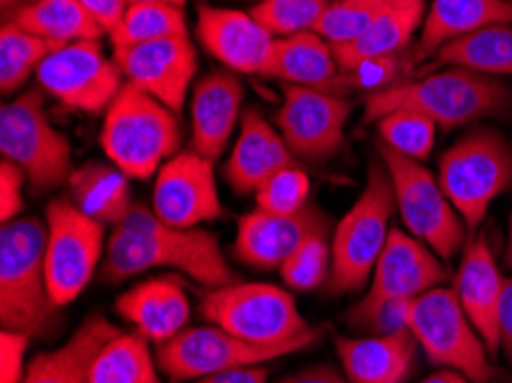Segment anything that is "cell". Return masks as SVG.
Segmentation results:
<instances>
[{
	"label": "cell",
	"instance_id": "obj_39",
	"mask_svg": "<svg viewBox=\"0 0 512 383\" xmlns=\"http://www.w3.org/2000/svg\"><path fill=\"white\" fill-rule=\"evenodd\" d=\"M310 179L297 163L283 168L281 173L269 177L255 193L258 209L271 211V214H292L308 205Z\"/></svg>",
	"mask_w": 512,
	"mask_h": 383
},
{
	"label": "cell",
	"instance_id": "obj_33",
	"mask_svg": "<svg viewBox=\"0 0 512 383\" xmlns=\"http://www.w3.org/2000/svg\"><path fill=\"white\" fill-rule=\"evenodd\" d=\"M58 46L62 44L30 35L14 23L5 21L0 30V88H3V95L21 90Z\"/></svg>",
	"mask_w": 512,
	"mask_h": 383
},
{
	"label": "cell",
	"instance_id": "obj_47",
	"mask_svg": "<svg viewBox=\"0 0 512 383\" xmlns=\"http://www.w3.org/2000/svg\"><path fill=\"white\" fill-rule=\"evenodd\" d=\"M21 3H23V0H0V7H3L5 17H12V14L17 12L19 7H23Z\"/></svg>",
	"mask_w": 512,
	"mask_h": 383
},
{
	"label": "cell",
	"instance_id": "obj_28",
	"mask_svg": "<svg viewBox=\"0 0 512 383\" xmlns=\"http://www.w3.org/2000/svg\"><path fill=\"white\" fill-rule=\"evenodd\" d=\"M423 21V0H393L359 39L343 46H333L340 69L354 72L356 67L366 65V62L395 56L411 42Z\"/></svg>",
	"mask_w": 512,
	"mask_h": 383
},
{
	"label": "cell",
	"instance_id": "obj_34",
	"mask_svg": "<svg viewBox=\"0 0 512 383\" xmlns=\"http://www.w3.org/2000/svg\"><path fill=\"white\" fill-rule=\"evenodd\" d=\"M175 35H186L182 7L168 3H141L129 5L122 23L108 37H111L113 49H124V46L157 42V39Z\"/></svg>",
	"mask_w": 512,
	"mask_h": 383
},
{
	"label": "cell",
	"instance_id": "obj_7",
	"mask_svg": "<svg viewBox=\"0 0 512 383\" xmlns=\"http://www.w3.org/2000/svg\"><path fill=\"white\" fill-rule=\"evenodd\" d=\"M439 186L473 234L492 202L512 186V147L492 129H476L444 152Z\"/></svg>",
	"mask_w": 512,
	"mask_h": 383
},
{
	"label": "cell",
	"instance_id": "obj_37",
	"mask_svg": "<svg viewBox=\"0 0 512 383\" xmlns=\"http://www.w3.org/2000/svg\"><path fill=\"white\" fill-rule=\"evenodd\" d=\"M393 0H333L315 28L331 46H343L359 39L377 21Z\"/></svg>",
	"mask_w": 512,
	"mask_h": 383
},
{
	"label": "cell",
	"instance_id": "obj_2",
	"mask_svg": "<svg viewBox=\"0 0 512 383\" xmlns=\"http://www.w3.org/2000/svg\"><path fill=\"white\" fill-rule=\"evenodd\" d=\"M393 111H416L451 131L483 117L512 113V88L499 76L453 67L421 81H400L366 97V122H377Z\"/></svg>",
	"mask_w": 512,
	"mask_h": 383
},
{
	"label": "cell",
	"instance_id": "obj_20",
	"mask_svg": "<svg viewBox=\"0 0 512 383\" xmlns=\"http://www.w3.org/2000/svg\"><path fill=\"white\" fill-rule=\"evenodd\" d=\"M503 287H506V278L501 276L499 267H496L492 248L487 246L483 237L471 239L467 253H464L460 262V269H457L453 292L460 299L471 324L476 326L492 358L501 349L499 308Z\"/></svg>",
	"mask_w": 512,
	"mask_h": 383
},
{
	"label": "cell",
	"instance_id": "obj_14",
	"mask_svg": "<svg viewBox=\"0 0 512 383\" xmlns=\"http://www.w3.org/2000/svg\"><path fill=\"white\" fill-rule=\"evenodd\" d=\"M297 354L294 347H258L239 340L219 326L184 328L157 351V363L170 381L203 379L237 367L262 365Z\"/></svg>",
	"mask_w": 512,
	"mask_h": 383
},
{
	"label": "cell",
	"instance_id": "obj_49",
	"mask_svg": "<svg viewBox=\"0 0 512 383\" xmlns=\"http://www.w3.org/2000/svg\"><path fill=\"white\" fill-rule=\"evenodd\" d=\"M506 264L512 267V216H510V232H508V250H506Z\"/></svg>",
	"mask_w": 512,
	"mask_h": 383
},
{
	"label": "cell",
	"instance_id": "obj_8",
	"mask_svg": "<svg viewBox=\"0 0 512 383\" xmlns=\"http://www.w3.org/2000/svg\"><path fill=\"white\" fill-rule=\"evenodd\" d=\"M407 328L432 365L457 370L473 383H490V351L453 289L434 287L416 296Z\"/></svg>",
	"mask_w": 512,
	"mask_h": 383
},
{
	"label": "cell",
	"instance_id": "obj_12",
	"mask_svg": "<svg viewBox=\"0 0 512 383\" xmlns=\"http://www.w3.org/2000/svg\"><path fill=\"white\" fill-rule=\"evenodd\" d=\"M118 62L106 58L95 39L62 44L37 69L40 88L62 106L81 113H102L122 90Z\"/></svg>",
	"mask_w": 512,
	"mask_h": 383
},
{
	"label": "cell",
	"instance_id": "obj_25",
	"mask_svg": "<svg viewBox=\"0 0 512 383\" xmlns=\"http://www.w3.org/2000/svg\"><path fill=\"white\" fill-rule=\"evenodd\" d=\"M416 347L409 328L361 340H336L345 377L352 383H405L414 367Z\"/></svg>",
	"mask_w": 512,
	"mask_h": 383
},
{
	"label": "cell",
	"instance_id": "obj_3",
	"mask_svg": "<svg viewBox=\"0 0 512 383\" xmlns=\"http://www.w3.org/2000/svg\"><path fill=\"white\" fill-rule=\"evenodd\" d=\"M46 228L37 218H17L0 230V324L40 338L56 322L46 285Z\"/></svg>",
	"mask_w": 512,
	"mask_h": 383
},
{
	"label": "cell",
	"instance_id": "obj_21",
	"mask_svg": "<svg viewBox=\"0 0 512 383\" xmlns=\"http://www.w3.org/2000/svg\"><path fill=\"white\" fill-rule=\"evenodd\" d=\"M297 163L290 147L258 108H248L242 117V131L226 163V179L239 195L258 193L269 177Z\"/></svg>",
	"mask_w": 512,
	"mask_h": 383
},
{
	"label": "cell",
	"instance_id": "obj_44",
	"mask_svg": "<svg viewBox=\"0 0 512 383\" xmlns=\"http://www.w3.org/2000/svg\"><path fill=\"white\" fill-rule=\"evenodd\" d=\"M499 342L501 349L512 361V280H506L499 308Z\"/></svg>",
	"mask_w": 512,
	"mask_h": 383
},
{
	"label": "cell",
	"instance_id": "obj_43",
	"mask_svg": "<svg viewBox=\"0 0 512 383\" xmlns=\"http://www.w3.org/2000/svg\"><path fill=\"white\" fill-rule=\"evenodd\" d=\"M269 372L265 367H237V370L209 374V377L198 379V383H267Z\"/></svg>",
	"mask_w": 512,
	"mask_h": 383
},
{
	"label": "cell",
	"instance_id": "obj_17",
	"mask_svg": "<svg viewBox=\"0 0 512 383\" xmlns=\"http://www.w3.org/2000/svg\"><path fill=\"white\" fill-rule=\"evenodd\" d=\"M113 60L118 62L127 83L159 99L173 113L182 111L186 92L198 72L196 46L189 35L124 46V49H115Z\"/></svg>",
	"mask_w": 512,
	"mask_h": 383
},
{
	"label": "cell",
	"instance_id": "obj_45",
	"mask_svg": "<svg viewBox=\"0 0 512 383\" xmlns=\"http://www.w3.org/2000/svg\"><path fill=\"white\" fill-rule=\"evenodd\" d=\"M278 383H352V381L343 377V374H338L333 367L320 365V367H308V370L294 372Z\"/></svg>",
	"mask_w": 512,
	"mask_h": 383
},
{
	"label": "cell",
	"instance_id": "obj_42",
	"mask_svg": "<svg viewBox=\"0 0 512 383\" xmlns=\"http://www.w3.org/2000/svg\"><path fill=\"white\" fill-rule=\"evenodd\" d=\"M79 3L90 12V17L95 19L108 35L120 26L124 14L129 10L127 0H79Z\"/></svg>",
	"mask_w": 512,
	"mask_h": 383
},
{
	"label": "cell",
	"instance_id": "obj_13",
	"mask_svg": "<svg viewBox=\"0 0 512 383\" xmlns=\"http://www.w3.org/2000/svg\"><path fill=\"white\" fill-rule=\"evenodd\" d=\"M283 106L276 113V127L294 159L324 163L345 143V124L352 101L331 92L281 83Z\"/></svg>",
	"mask_w": 512,
	"mask_h": 383
},
{
	"label": "cell",
	"instance_id": "obj_10",
	"mask_svg": "<svg viewBox=\"0 0 512 383\" xmlns=\"http://www.w3.org/2000/svg\"><path fill=\"white\" fill-rule=\"evenodd\" d=\"M379 156L389 170L395 205L411 237L430 246L441 260H451L462 248L469 230L453 202L441 191L439 179H434L421 161L407 159L386 145H379Z\"/></svg>",
	"mask_w": 512,
	"mask_h": 383
},
{
	"label": "cell",
	"instance_id": "obj_23",
	"mask_svg": "<svg viewBox=\"0 0 512 383\" xmlns=\"http://www.w3.org/2000/svg\"><path fill=\"white\" fill-rule=\"evenodd\" d=\"M244 101V85L235 74L212 72L196 83L191 97L193 150L216 161L228 147Z\"/></svg>",
	"mask_w": 512,
	"mask_h": 383
},
{
	"label": "cell",
	"instance_id": "obj_35",
	"mask_svg": "<svg viewBox=\"0 0 512 383\" xmlns=\"http://www.w3.org/2000/svg\"><path fill=\"white\" fill-rule=\"evenodd\" d=\"M329 0H260L253 5V19L276 39L308 33L320 26Z\"/></svg>",
	"mask_w": 512,
	"mask_h": 383
},
{
	"label": "cell",
	"instance_id": "obj_40",
	"mask_svg": "<svg viewBox=\"0 0 512 383\" xmlns=\"http://www.w3.org/2000/svg\"><path fill=\"white\" fill-rule=\"evenodd\" d=\"M30 335L3 328L0 335V383H21L26 374V351Z\"/></svg>",
	"mask_w": 512,
	"mask_h": 383
},
{
	"label": "cell",
	"instance_id": "obj_1",
	"mask_svg": "<svg viewBox=\"0 0 512 383\" xmlns=\"http://www.w3.org/2000/svg\"><path fill=\"white\" fill-rule=\"evenodd\" d=\"M157 267L177 269L212 289L237 283L212 232L175 228L161 221L152 209L134 205L108 239L102 278L122 283Z\"/></svg>",
	"mask_w": 512,
	"mask_h": 383
},
{
	"label": "cell",
	"instance_id": "obj_6",
	"mask_svg": "<svg viewBox=\"0 0 512 383\" xmlns=\"http://www.w3.org/2000/svg\"><path fill=\"white\" fill-rule=\"evenodd\" d=\"M395 193L389 170L370 166L366 189L336 225L331 237V294L356 292L372 278L379 255L389 241Z\"/></svg>",
	"mask_w": 512,
	"mask_h": 383
},
{
	"label": "cell",
	"instance_id": "obj_19",
	"mask_svg": "<svg viewBox=\"0 0 512 383\" xmlns=\"http://www.w3.org/2000/svg\"><path fill=\"white\" fill-rule=\"evenodd\" d=\"M198 39L232 72L265 76L276 37L269 35L251 12L226 7H198Z\"/></svg>",
	"mask_w": 512,
	"mask_h": 383
},
{
	"label": "cell",
	"instance_id": "obj_22",
	"mask_svg": "<svg viewBox=\"0 0 512 383\" xmlns=\"http://www.w3.org/2000/svg\"><path fill=\"white\" fill-rule=\"evenodd\" d=\"M115 310L159 347L180 335L191 317L189 296L177 278L143 280L118 296Z\"/></svg>",
	"mask_w": 512,
	"mask_h": 383
},
{
	"label": "cell",
	"instance_id": "obj_11",
	"mask_svg": "<svg viewBox=\"0 0 512 383\" xmlns=\"http://www.w3.org/2000/svg\"><path fill=\"white\" fill-rule=\"evenodd\" d=\"M104 223L90 218L72 200L46 207V285L58 308L76 301L102 262Z\"/></svg>",
	"mask_w": 512,
	"mask_h": 383
},
{
	"label": "cell",
	"instance_id": "obj_46",
	"mask_svg": "<svg viewBox=\"0 0 512 383\" xmlns=\"http://www.w3.org/2000/svg\"><path fill=\"white\" fill-rule=\"evenodd\" d=\"M421 383H473V381L457 370H448V367H444V370L430 374V377L423 379Z\"/></svg>",
	"mask_w": 512,
	"mask_h": 383
},
{
	"label": "cell",
	"instance_id": "obj_5",
	"mask_svg": "<svg viewBox=\"0 0 512 383\" xmlns=\"http://www.w3.org/2000/svg\"><path fill=\"white\" fill-rule=\"evenodd\" d=\"M200 312L207 322L258 347L301 351L320 338V331L306 324L292 294L269 283H232L212 289Z\"/></svg>",
	"mask_w": 512,
	"mask_h": 383
},
{
	"label": "cell",
	"instance_id": "obj_4",
	"mask_svg": "<svg viewBox=\"0 0 512 383\" xmlns=\"http://www.w3.org/2000/svg\"><path fill=\"white\" fill-rule=\"evenodd\" d=\"M175 115L159 99L124 83L106 108L102 150L127 177L150 179L180 150L182 131Z\"/></svg>",
	"mask_w": 512,
	"mask_h": 383
},
{
	"label": "cell",
	"instance_id": "obj_27",
	"mask_svg": "<svg viewBox=\"0 0 512 383\" xmlns=\"http://www.w3.org/2000/svg\"><path fill=\"white\" fill-rule=\"evenodd\" d=\"M510 23L512 0H432L416 46V60L437 56L453 39Z\"/></svg>",
	"mask_w": 512,
	"mask_h": 383
},
{
	"label": "cell",
	"instance_id": "obj_24",
	"mask_svg": "<svg viewBox=\"0 0 512 383\" xmlns=\"http://www.w3.org/2000/svg\"><path fill=\"white\" fill-rule=\"evenodd\" d=\"M338 69L340 65L333 46L315 30H308V33L276 39L265 76L281 83L340 95L347 90V85Z\"/></svg>",
	"mask_w": 512,
	"mask_h": 383
},
{
	"label": "cell",
	"instance_id": "obj_9",
	"mask_svg": "<svg viewBox=\"0 0 512 383\" xmlns=\"http://www.w3.org/2000/svg\"><path fill=\"white\" fill-rule=\"evenodd\" d=\"M0 152L17 163L37 191H53L72 177V145L44 111L42 90L7 101L0 111Z\"/></svg>",
	"mask_w": 512,
	"mask_h": 383
},
{
	"label": "cell",
	"instance_id": "obj_15",
	"mask_svg": "<svg viewBox=\"0 0 512 383\" xmlns=\"http://www.w3.org/2000/svg\"><path fill=\"white\" fill-rule=\"evenodd\" d=\"M333 221L320 207L308 205L292 214L255 209L239 218L232 253L246 267L262 271L281 269L313 237H333Z\"/></svg>",
	"mask_w": 512,
	"mask_h": 383
},
{
	"label": "cell",
	"instance_id": "obj_29",
	"mask_svg": "<svg viewBox=\"0 0 512 383\" xmlns=\"http://www.w3.org/2000/svg\"><path fill=\"white\" fill-rule=\"evenodd\" d=\"M69 200L99 223L118 225L129 214V177L106 163H88L69 177Z\"/></svg>",
	"mask_w": 512,
	"mask_h": 383
},
{
	"label": "cell",
	"instance_id": "obj_36",
	"mask_svg": "<svg viewBox=\"0 0 512 383\" xmlns=\"http://www.w3.org/2000/svg\"><path fill=\"white\" fill-rule=\"evenodd\" d=\"M384 145L407 159L425 161L437 138V124L416 111H393L377 120Z\"/></svg>",
	"mask_w": 512,
	"mask_h": 383
},
{
	"label": "cell",
	"instance_id": "obj_38",
	"mask_svg": "<svg viewBox=\"0 0 512 383\" xmlns=\"http://www.w3.org/2000/svg\"><path fill=\"white\" fill-rule=\"evenodd\" d=\"M281 276L294 289H315L329 283L331 237H313L281 267Z\"/></svg>",
	"mask_w": 512,
	"mask_h": 383
},
{
	"label": "cell",
	"instance_id": "obj_41",
	"mask_svg": "<svg viewBox=\"0 0 512 383\" xmlns=\"http://www.w3.org/2000/svg\"><path fill=\"white\" fill-rule=\"evenodd\" d=\"M26 179V173L17 163L7 159L0 163V218H3V225L17 221L23 211V182Z\"/></svg>",
	"mask_w": 512,
	"mask_h": 383
},
{
	"label": "cell",
	"instance_id": "obj_31",
	"mask_svg": "<svg viewBox=\"0 0 512 383\" xmlns=\"http://www.w3.org/2000/svg\"><path fill=\"white\" fill-rule=\"evenodd\" d=\"M434 60L437 65L464 67L487 76H512V28L490 26L453 39Z\"/></svg>",
	"mask_w": 512,
	"mask_h": 383
},
{
	"label": "cell",
	"instance_id": "obj_16",
	"mask_svg": "<svg viewBox=\"0 0 512 383\" xmlns=\"http://www.w3.org/2000/svg\"><path fill=\"white\" fill-rule=\"evenodd\" d=\"M152 211L164 223L184 230L226 216L214 177V161L196 150L168 159L154 182Z\"/></svg>",
	"mask_w": 512,
	"mask_h": 383
},
{
	"label": "cell",
	"instance_id": "obj_18",
	"mask_svg": "<svg viewBox=\"0 0 512 383\" xmlns=\"http://www.w3.org/2000/svg\"><path fill=\"white\" fill-rule=\"evenodd\" d=\"M446 280V264L430 246L407 232L391 230L377 267L372 271L368 294L349 312H366L386 301H411L444 285Z\"/></svg>",
	"mask_w": 512,
	"mask_h": 383
},
{
	"label": "cell",
	"instance_id": "obj_30",
	"mask_svg": "<svg viewBox=\"0 0 512 383\" xmlns=\"http://www.w3.org/2000/svg\"><path fill=\"white\" fill-rule=\"evenodd\" d=\"M10 23L30 35L51 39L56 44L85 42L106 35L79 0H35L19 7Z\"/></svg>",
	"mask_w": 512,
	"mask_h": 383
},
{
	"label": "cell",
	"instance_id": "obj_26",
	"mask_svg": "<svg viewBox=\"0 0 512 383\" xmlns=\"http://www.w3.org/2000/svg\"><path fill=\"white\" fill-rule=\"evenodd\" d=\"M120 333V328L104 317H88L65 345L37 354L28 363L21 383H88L99 351Z\"/></svg>",
	"mask_w": 512,
	"mask_h": 383
},
{
	"label": "cell",
	"instance_id": "obj_48",
	"mask_svg": "<svg viewBox=\"0 0 512 383\" xmlns=\"http://www.w3.org/2000/svg\"><path fill=\"white\" fill-rule=\"evenodd\" d=\"M129 5H141V3H168V5H177L182 7L186 0H127Z\"/></svg>",
	"mask_w": 512,
	"mask_h": 383
},
{
	"label": "cell",
	"instance_id": "obj_32",
	"mask_svg": "<svg viewBox=\"0 0 512 383\" xmlns=\"http://www.w3.org/2000/svg\"><path fill=\"white\" fill-rule=\"evenodd\" d=\"M150 354V340L141 333H120L99 351L88 383H161Z\"/></svg>",
	"mask_w": 512,
	"mask_h": 383
}]
</instances>
